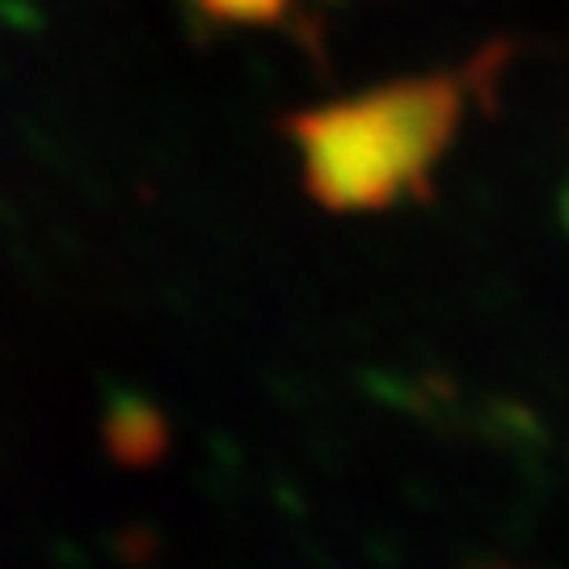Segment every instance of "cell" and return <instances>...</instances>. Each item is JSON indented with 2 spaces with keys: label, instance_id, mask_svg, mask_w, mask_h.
Instances as JSON below:
<instances>
[{
  "label": "cell",
  "instance_id": "4",
  "mask_svg": "<svg viewBox=\"0 0 569 569\" xmlns=\"http://www.w3.org/2000/svg\"><path fill=\"white\" fill-rule=\"evenodd\" d=\"M477 569H523V566H502V561H493V566H477Z\"/></svg>",
  "mask_w": 569,
  "mask_h": 569
},
{
  "label": "cell",
  "instance_id": "3",
  "mask_svg": "<svg viewBox=\"0 0 569 569\" xmlns=\"http://www.w3.org/2000/svg\"><path fill=\"white\" fill-rule=\"evenodd\" d=\"M561 220L569 228V173H566V186H561Z\"/></svg>",
  "mask_w": 569,
  "mask_h": 569
},
{
  "label": "cell",
  "instance_id": "1",
  "mask_svg": "<svg viewBox=\"0 0 569 569\" xmlns=\"http://www.w3.org/2000/svg\"><path fill=\"white\" fill-rule=\"evenodd\" d=\"M477 68L380 84L291 119L305 186L329 211H385L427 194L465 122Z\"/></svg>",
  "mask_w": 569,
  "mask_h": 569
},
{
  "label": "cell",
  "instance_id": "2",
  "mask_svg": "<svg viewBox=\"0 0 569 569\" xmlns=\"http://www.w3.org/2000/svg\"><path fill=\"white\" fill-rule=\"evenodd\" d=\"M203 9L224 21H266L283 9V0H203Z\"/></svg>",
  "mask_w": 569,
  "mask_h": 569
}]
</instances>
